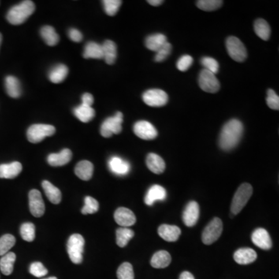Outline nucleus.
Listing matches in <instances>:
<instances>
[{
	"instance_id": "obj_44",
	"label": "nucleus",
	"mask_w": 279,
	"mask_h": 279,
	"mask_svg": "<svg viewBox=\"0 0 279 279\" xmlns=\"http://www.w3.org/2000/svg\"><path fill=\"white\" fill-rule=\"evenodd\" d=\"M267 104L270 109L274 110L279 109V97L274 90H269L267 93Z\"/></svg>"
},
{
	"instance_id": "obj_11",
	"label": "nucleus",
	"mask_w": 279,
	"mask_h": 279,
	"mask_svg": "<svg viewBox=\"0 0 279 279\" xmlns=\"http://www.w3.org/2000/svg\"><path fill=\"white\" fill-rule=\"evenodd\" d=\"M134 132L140 139L150 140L158 137V131L152 124L146 120L137 122L134 126Z\"/></svg>"
},
{
	"instance_id": "obj_9",
	"label": "nucleus",
	"mask_w": 279,
	"mask_h": 279,
	"mask_svg": "<svg viewBox=\"0 0 279 279\" xmlns=\"http://www.w3.org/2000/svg\"><path fill=\"white\" fill-rule=\"evenodd\" d=\"M199 87L202 90L209 93H216L220 90V83L215 74L208 70L201 71L199 76Z\"/></svg>"
},
{
	"instance_id": "obj_47",
	"label": "nucleus",
	"mask_w": 279,
	"mask_h": 279,
	"mask_svg": "<svg viewBox=\"0 0 279 279\" xmlns=\"http://www.w3.org/2000/svg\"><path fill=\"white\" fill-rule=\"evenodd\" d=\"M68 37L74 42H81L83 41V34L77 29L72 28L68 31Z\"/></svg>"
},
{
	"instance_id": "obj_8",
	"label": "nucleus",
	"mask_w": 279,
	"mask_h": 279,
	"mask_svg": "<svg viewBox=\"0 0 279 279\" xmlns=\"http://www.w3.org/2000/svg\"><path fill=\"white\" fill-rule=\"evenodd\" d=\"M222 220L216 217L206 226L204 231L202 232V242L206 245H210L218 240L219 237L222 234Z\"/></svg>"
},
{
	"instance_id": "obj_6",
	"label": "nucleus",
	"mask_w": 279,
	"mask_h": 279,
	"mask_svg": "<svg viewBox=\"0 0 279 279\" xmlns=\"http://www.w3.org/2000/svg\"><path fill=\"white\" fill-rule=\"evenodd\" d=\"M226 47L232 60L237 62H243L247 58V49L241 41L236 37H229L227 39Z\"/></svg>"
},
{
	"instance_id": "obj_22",
	"label": "nucleus",
	"mask_w": 279,
	"mask_h": 279,
	"mask_svg": "<svg viewBox=\"0 0 279 279\" xmlns=\"http://www.w3.org/2000/svg\"><path fill=\"white\" fill-rule=\"evenodd\" d=\"M147 168L153 173L160 175L165 172V162L161 156L154 153H150L146 158Z\"/></svg>"
},
{
	"instance_id": "obj_32",
	"label": "nucleus",
	"mask_w": 279,
	"mask_h": 279,
	"mask_svg": "<svg viewBox=\"0 0 279 279\" xmlns=\"http://www.w3.org/2000/svg\"><path fill=\"white\" fill-rule=\"evenodd\" d=\"M16 258V254L13 252H8L2 256V258L0 259V270L2 274L5 276L12 274Z\"/></svg>"
},
{
	"instance_id": "obj_25",
	"label": "nucleus",
	"mask_w": 279,
	"mask_h": 279,
	"mask_svg": "<svg viewBox=\"0 0 279 279\" xmlns=\"http://www.w3.org/2000/svg\"><path fill=\"white\" fill-rule=\"evenodd\" d=\"M172 257L166 251H159L153 255L150 260V265L154 269H165L170 265Z\"/></svg>"
},
{
	"instance_id": "obj_19",
	"label": "nucleus",
	"mask_w": 279,
	"mask_h": 279,
	"mask_svg": "<svg viewBox=\"0 0 279 279\" xmlns=\"http://www.w3.org/2000/svg\"><path fill=\"white\" fill-rule=\"evenodd\" d=\"M23 167L18 161L0 165V179H12L20 175Z\"/></svg>"
},
{
	"instance_id": "obj_45",
	"label": "nucleus",
	"mask_w": 279,
	"mask_h": 279,
	"mask_svg": "<svg viewBox=\"0 0 279 279\" xmlns=\"http://www.w3.org/2000/svg\"><path fill=\"white\" fill-rule=\"evenodd\" d=\"M30 272L37 278H42L47 274V269L41 262H34L30 267Z\"/></svg>"
},
{
	"instance_id": "obj_4",
	"label": "nucleus",
	"mask_w": 279,
	"mask_h": 279,
	"mask_svg": "<svg viewBox=\"0 0 279 279\" xmlns=\"http://www.w3.org/2000/svg\"><path fill=\"white\" fill-rule=\"evenodd\" d=\"M85 240L82 235L75 233L70 236L67 243V251L70 259L74 264L79 265L83 262V253Z\"/></svg>"
},
{
	"instance_id": "obj_48",
	"label": "nucleus",
	"mask_w": 279,
	"mask_h": 279,
	"mask_svg": "<svg viewBox=\"0 0 279 279\" xmlns=\"http://www.w3.org/2000/svg\"><path fill=\"white\" fill-rule=\"evenodd\" d=\"M82 101H83V105L86 106H93V102H94V98L93 95L90 93H85L84 95L82 97Z\"/></svg>"
},
{
	"instance_id": "obj_17",
	"label": "nucleus",
	"mask_w": 279,
	"mask_h": 279,
	"mask_svg": "<svg viewBox=\"0 0 279 279\" xmlns=\"http://www.w3.org/2000/svg\"><path fill=\"white\" fill-rule=\"evenodd\" d=\"M166 190L159 185H154L149 188L145 195L144 202L147 206H152L156 201H163L166 199Z\"/></svg>"
},
{
	"instance_id": "obj_40",
	"label": "nucleus",
	"mask_w": 279,
	"mask_h": 279,
	"mask_svg": "<svg viewBox=\"0 0 279 279\" xmlns=\"http://www.w3.org/2000/svg\"><path fill=\"white\" fill-rule=\"evenodd\" d=\"M99 208L98 201L91 196H86L85 198V206L82 209L83 214H93L96 213Z\"/></svg>"
},
{
	"instance_id": "obj_34",
	"label": "nucleus",
	"mask_w": 279,
	"mask_h": 279,
	"mask_svg": "<svg viewBox=\"0 0 279 279\" xmlns=\"http://www.w3.org/2000/svg\"><path fill=\"white\" fill-rule=\"evenodd\" d=\"M254 31L257 36L264 41H268L270 38L271 28L269 23L263 19H258L254 22Z\"/></svg>"
},
{
	"instance_id": "obj_7",
	"label": "nucleus",
	"mask_w": 279,
	"mask_h": 279,
	"mask_svg": "<svg viewBox=\"0 0 279 279\" xmlns=\"http://www.w3.org/2000/svg\"><path fill=\"white\" fill-rule=\"evenodd\" d=\"M124 116L121 112H117L115 116L106 119L101 126L100 133L103 138H110L112 135H118L122 131V124Z\"/></svg>"
},
{
	"instance_id": "obj_29",
	"label": "nucleus",
	"mask_w": 279,
	"mask_h": 279,
	"mask_svg": "<svg viewBox=\"0 0 279 279\" xmlns=\"http://www.w3.org/2000/svg\"><path fill=\"white\" fill-rule=\"evenodd\" d=\"M83 57L86 59L89 58L102 59L103 54H102V45L93 42L86 44L83 52Z\"/></svg>"
},
{
	"instance_id": "obj_50",
	"label": "nucleus",
	"mask_w": 279,
	"mask_h": 279,
	"mask_svg": "<svg viewBox=\"0 0 279 279\" xmlns=\"http://www.w3.org/2000/svg\"><path fill=\"white\" fill-rule=\"evenodd\" d=\"M150 5H154V6H158V5H161L163 3L162 0H148L147 1Z\"/></svg>"
},
{
	"instance_id": "obj_13",
	"label": "nucleus",
	"mask_w": 279,
	"mask_h": 279,
	"mask_svg": "<svg viewBox=\"0 0 279 279\" xmlns=\"http://www.w3.org/2000/svg\"><path fill=\"white\" fill-rule=\"evenodd\" d=\"M114 219L116 224L122 228H129L135 225L136 217L131 209L125 207H120L116 209L114 213Z\"/></svg>"
},
{
	"instance_id": "obj_43",
	"label": "nucleus",
	"mask_w": 279,
	"mask_h": 279,
	"mask_svg": "<svg viewBox=\"0 0 279 279\" xmlns=\"http://www.w3.org/2000/svg\"><path fill=\"white\" fill-rule=\"evenodd\" d=\"M201 63L204 67V69L208 70V71L213 74L218 72L219 68H220L219 63L217 62V60L214 59L213 57H202V60H201Z\"/></svg>"
},
{
	"instance_id": "obj_15",
	"label": "nucleus",
	"mask_w": 279,
	"mask_h": 279,
	"mask_svg": "<svg viewBox=\"0 0 279 279\" xmlns=\"http://www.w3.org/2000/svg\"><path fill=\"white\" fill-rule=\"evenodd\" d=\"M251 240L254 245L263 249V250H269L272 248V242L269 232L264 228H258L253 232L251 236Z\"/></svg>"
},
{
	"instance_id": "obj_21",
	"label": "nucleus",
	"mask_w": 279,
	"mask_h": 279,
	"mask_svg": "<svg viewBox=\"0 0 279 279\" xmlns=\"http://www.w3.org/2000/svg\"><path fill=\"white\" fill-rule=\"evenodd\" d=\"M72 153L69 149L65 148L57 154H50L47 157V162L51 166H63L72 160Z\"/></svg>"
},
{
	"instance_id": "obj_16",
	"label": "nucleus",
	"mask_w": 279,
	"mask_h": 279,
	"mask_svg": "<svg viewBox=\"0 0 279 279\" xmlns=\"http://www.w3.org/2000/svg\"><path fill=\"white\" fill-rule=\"evenodd\" d=\"M158 232L163 240L168 242H175L179 240L182 231L177 226L163 224L158 228Z\"/></svg>"
},
{
	"instance_id": "obj_28",
	"label": "nucleus",
	"mask_w": 279,
	"mask_h": 279,
	"mask_svg": "<svg viewBox=\"0 0 279 279\" xmlns=\"http://www.w3.org/2000/svg\"><path fill=\"white\" fill-rule=\"evenodd\" d=\"M68 68L66 65H57L50 70L49 72L48 77L51 83L54 84H59L65 81L68 76Z\"/></svg>"
},
{
	"instance_id": "obj_24",
	"label": "nucleus",
	"mask_w": 279,
	"mask_h": 279,
	"mask_svg": "<svg viewBox=\"0 0 279 279\" xmlns=\"http://www.w3.org/2000/svg\"><path fill=\"white\" fill-rule=\"evenodd\" d=\"M103 58L108 65H113L117 56V47L116 44L110 40H106L102 45Z\"/></svg>"
},
{
	"instance_id": "obj_27",
	"label": "nucleus",
	"mask_w": 279,
	"mask_h": 279,
	"mask_svg": "<svg viewBox=\"0 0 279 279\" xmlns=\"http://www.w3.org/2000/svg\"><path fill=\"white\" fill-rule=\"evenodd\" d=\"M42 187L49 201L53 204H59L61 201V191L48 181H44Z\"/></svg>"
},
{
	"instance_id": "obj_14",
	"label": "nucleus",
	"mask_w": 279,
	"mask_h": 279,
	"mask_svg": "<svg viewBox=\"0 0 279 279\" xmlns=\"http://www.w3.org/2000/svg\"><path fill=\"white\" fill-rule=\"evenodd\" d=\"M199 218V206L195 201L188 202L184 212H183V220L185 225L191 228L196 224Z\"/></svg>"
},
{
	"instance_id": "obj_10",
	"label": "nucleus",
	"mask_w": 279,
	"mask_h": 279,
	"mask_svg": "<svg viewBox=\"0 0 279 279\" xmlns=\"http://www.w3.org/2000/svg\"><path fill=\"white\" fill-rule=\"evenodd\" d=\"M143 100L147 106L152 107H161L166 105L168 95L161 90H149L143 94Z\"/></svg>"
},
{
	"instance_id": "obj_52",
	"label": "nucleus",
	"mask_w": 279,
	"mask_h": 279,
	"mask_svg": "<svg viewBox=\"0 0 279 279\" xmlns=\"http://www.w3.org/2000/svg\"><path fill=\"white\" fill-rule=\"evenodd\" d=\"M57 279L56 277H50V278H47V279Z\"/></svg>"
},
{
	"instance_id": "obj_38",
	"label": "nucleus",
	"mask_w": 279,
	"mask_h": 279,
	"mask_svg": "<svg viewBox=\"0 0 279 279\" xmlns=\"http://www.w3.org/2000/svg\"><path fill=\"white\" fill-rule=\"evenodd\" d=\"M20 234L23 240L27 242L34 241L35 239V226L32 223H25L20 228Z\"/></svg>"
},
{
	"instance_id": "obj_20",
	"label": "nucleus",
	"mask_w": 279,
	"mask_h": 279,
	"mask_svg": "<svg viewBox=\"0 0 279 279\" xmlns=\"http://www.w3.org/2000/svg\"><path fill=\"white\" fill-rule=\"evenodd\" d=\"M257 258V253L251 248H240L233 254L234 261L236 263L242 265L253 263Z\"/></svg>"
},
{
	"instance_id": "obj_3",
	"label": "nucleus",
	"mask_w": 279,
	"mask_h": 279,
	"mask_svg": "<svg viewBox=\"0 0 279 279\" xmlns=\"http://www.w3.org/2000/svg\"><path fill=\"white\" fill-rule=\"evenodd\" d=\"M253 194L252 186L249 183H243L237 188L231 203V213L233 215L240 213L243 207L247 205Z\"/></svg>"
},
{
	"instance_id": "obj_33",
	"label": "nucleus",
	"mask_w": 279,
	"mask_h": 279,
	"mask_svg": "<svg viewBox=\"0 0 279 279\" xmlns=\"http://www.w3.org/2000/svg\"><path fill=\"white\" fill-rule=\"evenodd\" d=\"M41 36L43 38L44 42L48 46H55L59 42V36L56 32L54 27L50 26H45L41 30Z\"/></svg>"
},
{
	"instance_id": "obj_39",
	"label": "nucleus",
	"mask_w": 279,
	"mask_h": 279,
	"mask_svg": "<svg viewBox=\"0 0 279 279\" xmlns=\"http://www.w3.org/2000/svg\"><path fill=\"white\" fill-rule=\"evenodd\" d=\"M118 279H135V272L132 265L129 262H124L119 267L116 272Z\"/></svg>"
},
{
	"instance_id": "obj_49",
	"label": "nucleus",
	"mask_w": 279,
	"mask_h": 279,
	"mask_svg": "<svg viewBox=\"0 0 279 279\" xmlns=\"http://www.w3.org/2000/svg\"><path fill=\"white\" fill-rule=\"evenodd\" d=\"M179 279H195L193 275L190 273L188 272H183L181 275H180V277Z\"/></svg>"
},
{
	"instance_id": "obj_36",
	"label": "nucleus",
	"mask_w": 279,
	"mask_h": 279,
	"mask_svg": "<svg viewBox=\"0 0 279 279\" xmlns=\"http://www.w3.org/2000/svg\"><path fill=\"white\" fill-rule=\"evenodd\" d=\"M16 243V238L11 234H5L0 237V256L7 254Z\"/></svg>"
},
{
	"instance_id": "obj_41",
	"label": "nucleus",
	"mask_w": 279,
	"mask_h": 279,
	"mask_svg": "<svg viewBox=\"0 0 279 279\" xmlns=\"http://www.w3.org/2000/svg\"><path fill=\"white\" fill-rule=\"evenodd\" d=\"M102 2L106 14L110 16H115L122 5L120 0H104Z\"/></svg>"
},
{
	"instance_id": "obj_26",
	"label": "nucleus",
	"mask_w": 279,
	"mask_h": 279,
	"mask_svg": "<svg viewBox=\"0 0 279 279\" xmlns=\"http://www.w3.org/2000/svg\"><path fill=\"white\" fill-rule=\"evenodd\" d=\"M6 93L12 98H19L22 94L21 84L17 78L7 76L5 79Z\"/></svg>"
},
{
	"instance_id": "obj_5",
	"label": "nucleus",
	"mask_w": 279,
	"mask_h": 279,
	"mask_svg": "<svg viewBox=\"0 0 279 279\" xmlns=\"http://www.w3.org/2000/svg\"><path fill=\"white\" fill-rule=\"evenodd\" d=\"M55 133L54 126L48 124H34L27 130V136L29 141L33 143L42 142L46 137L53 136Z\"/></svg>"
},
{
	"instance_id": "obj_1",
	"label": "nucleus",
	"mask_w": 279,
	"mask_h": 279,
	"mask_svg": "<svg viewBox=\"0 0 279 279\" xmlns=\"http://www.w3.org/2000/svg\"><path fill=\"white\" fill-rule=\"evenodd\" d=\"M243 134V126L240 120L232 119L223 127L219 144L224 150H231L237 146Z\"/></svg>"
},
{
	"instance_id": "obj_51",
	"label": "nucleus",
	"mask_w": 279,
	"mask_h": 279,
	"mask_svg": "<svg viewBox=\"0 0 279 279\" xmlns=\"http://www.w3.org/2000/svg\"><path fill=\"white\" fill-rule=\"evenodd\" d=\"M2 34H1V33H0V46H1V44H2Z\"/></svg>"
},
{
	"instance_id": "obj_23",
	"label": "nucleus",
	"mask_w": 279,
	"mask_h": 279,
	"mask_svg": "<svg viewBox=\"0 0 279 279\" xmlns=\"http://www.w3.org/2000/svg\"><path fill=\"white\" fill-rule=\"evenodd\" d=\"M94 166L93 163L89 161H82L75 166V173L83 181H89L93 177Z\"/></svg>"
},
{
	"instance_id": "obj_42",
	"label": "nucleus",
	"mask_w": 279,
	"mask_h": 279,
	"mask_svg": "<svg viewBox=\"0 0 279 279\" xmlns=\"http://www.w3.org/2000/svg\"><path fill=\"white\" fill-rule=\"evenodd\" d=\"M172 52V45L170 43H165V45L161 46V48L156 52L155 56H154V60L157 62H161L167 59V57L170 55Z\"/></svg>"
},
{
	"instance_id": "obj_2",
	"label": "nucleus",
	"mask_w": 279,
	"mask_h": 279,
	"mask_svg": "<svg viewBox=\"0 0 279 279\" xmlns=\"http://www.w3.org/2000/svg\"><path fill=\"white\" fill-rule=\"evenodd\" d=\"M35 5L30 0L23 1L9 9L6 15L9 23L13 25H20L24 23L34 13Z\"/></svg>"
},
{
	"instance_id": "obj_35",
	"label": "nucleus",
	"mask_w": 279,
	"mask_h": 279,
	"mask_svg": "<svg viewBox=\"0 0 279 279\" xmlns=\"http://www.w3.org/2000/svg\"><path fill=\"white\" fill-rule=\"evenodd\" d=\"M116 243L120 247H124L135 236V232L127 228H120L116 230Z\"/></svg>"
},
{
	"instance_id": "obj_46",
	"label": "nucleus",
	"mask_w": 279,
	"mask_h": 279,
	"mask_svg": "<svg viewBox=\"0 0 279 279\" xmlns=\"http://www.w3.org/2000/svg\"><path fill=\"white\" fill-rule=\"evenodd\" d=\"M193 63V58L190 55H183L180 58H179V61H178L177 67L178 69L181 72H186L188 68L191 67Z\"/></svg>"
},
{
	"instance_id": "obj_12",
	"label": "nucleus",
	"mask_w": 279,
	"mask_h": 279,
	"mask_svg": "<svg viewBox=\"0 0 279 279\" xmlns=\"http://www.w3.org/2000/svg\"><path fill=\"white\" fill-rule=\"evenodd\" d=\"M29 206L34 217H42L45 213V202L42 193L38 190L33 189L29 192Z\"/></svg>"
},
{
	"instance_id": "obj_30",
	"label": "nucleus",
	"mask_w": 279,
	"mask_h": 279,
	"mask_svg": "<svg viewBox=\"0 0 279 279\" xmlns=\"http://www.w3.org/2000/svg\"><path fill=\"white\" fill-rule=\"evenodd\" d=\"M167 42V38L164 34H155L146 38L145 45L149 50L157 52Z\"/></svg>"
},
{
	"instance_id": "obj_37",
	"label": "nucleus",
	"mask_w": 279,
	"mask_h": 279,
	"mask_svg": "<svg viewBox=\"0 0 279 279\" xmlns=\"http://www.w3.org/2000/svg\"><path fill=\"white\" fill-rule=\"evenodd\" d=\"M223 3L224 2L220 0H199L197 1L196 5L202 10L211 12L221 7Z\"/></svg>"
},
{
	"instance_id": "obj_31",
	"label": "nucleus",
	"mask_w": 279,
	"mask_h": 279,
	"mask_svg": "<svg viewBox=\"0 0 279 279\" xmlns=\"http://www.w3.org/2000/svg\"><path fill=\"white\" fill-rule=\"evenodd\" d=\"M74 114L83 123H89L95 117V112L92 106L80 105L74 109Z\"/></svg>"
},
{
	"instance_id": "obj_18",
	"label": "nucleus",
	"mask_w": 279,
	"mask_h": 279,
	"mask_svg": "<svg viewBox=\"0 0 279 279\" xmlns=\"http://www.w3.org/2000/svg\"><path fill=\"white\" fill-rule=\"evenodd\" d=\"M109 169L113 173L116 174L117 176H125L129 173L131 170V165L129 163L125 160L122 159L120 157H112L109 159Z\"/></svg>"
}]
</instances>
